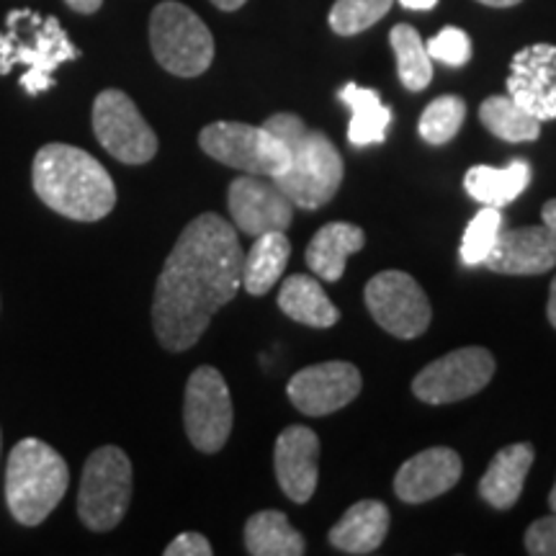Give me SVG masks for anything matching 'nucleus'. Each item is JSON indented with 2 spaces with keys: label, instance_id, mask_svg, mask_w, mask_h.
<instances>
[{
  "label": "nucleus",
  "instance_id": "6ab92c4d",
  "mask_svg": "<svg viewBox=\"0 0 556 556\" xmlns=\"http://www.w3.org/2000/svg\"><path fill=\"white\" fill-rule=\"evenodd\" d=\"M533 458H536V451L531 443H513L497 451L484 477L479 479V495L497 510H510L523 492Z\"/></svg>",
  "mask_w": 556,
  "mask_h": 556
},
{
  "label": "nucleus",
  "instance_id": "1a4fd4ad",
  "mask_svg": "<svg viewBox=\"0 0 556 556\" xmlns=\"http://www.w3.org/2000/svg\"><path fill=\"white\" fill-rule=\"evenodd\" d=\"M232 397L227 381L214 366H199L189 377L184 397V426L193 448L217 454L232 433Z\"/></svg>",
  "mask_w": 556,
  "mask_h": 556
},
{
  "label": "nucleus",
  "instance_id": "a19ab883",
  "mask_svg": "<svg viewBox=\"0 0 556 556\" xmlns=\"http://www.w3.org/2000/svg\"><path fill=\"white\" fill-rule=\"evenodd\" d=\"M548 505H552V510L556 513V484L552 486V495H548Z\"/></svg>",
  "mask_w": 556,
  "mask_h": 556
},
{
  "label": "nucleus",
  "instance_id": "dca6fc26",
  "mask_svg": "<svg viewBox=\"0 0 556 556\" xmlns=\"http://www.w3.org/2000/svg\"><path fill=\"white\" fill-rule=\"evenodd\" d=\"M319 438L315 430L291 426L278 435L274 451L276 479L291 503H309L317 490Z\"/></svg>",
  "mask_w": 556,
  "mask_h": 556
},
{
  "label": "nucleus",
  "instance_id": "a211bd4d",
  "mask_svg": "<svg viewBox=\"0 0 556 556\" xmlns=\"http://www.w3.org/2000/svg\"><path fill=\"white\" fill-rule=\"evenodd\" d=\"M462 479V458L454 448L438 446L407 458L394 477V492L402 503L420 505L441 497Z\"/></svg>",
  "mask_w": 556,
  "mask_h": 556
},
{
  "label": "nucleus",
  "instance_id": "aec40b11",
  "mask_svg": "<svg viewBox=\"0 0 556 556\" xmlns=\"http://www.w3.org/2000/svg\"><path fill=\"white\" fill-rule=\"evenodd\" d=\"M389 533V510L379 500H361L332 526L330 546L343 554H371L384 544Z\"/></svg>",
  "mask_w": 556,
  "mask_h": 556
},
{
  "label": "nucleus",
  "instance_id": "cd10ccee",
  "mask_svg": "<svg viewBox=\"0 0 556 556\" xmlns=\"http://www.w3.org/2000/svg\"><path fill=\"white\" fill-rule=\"evenodd\" d=\"M389 41H392L394 58H397V73L402 86L407 90H426L433 80V60L426 50V41L420 39L415 26L409 24H397L389 34Z\"/></svg>",
  "mask_w": 556,
  "mask_h": 556
},
{
  "label": "nucleus",
  "instance_id": "f03ea898",
  "mask_svg": "<svg viewBox=\"0 0 556 556\" xmlns=\"http://www.w3.org/2000/svg\"><path fill=\"white\" fill-rule=\"evenodd\" d=\"M34 191L52 212L75 222H99L116 206V186L90 152L52 142L34 155Z\"/></svg>",
  "mask_w": 556,
  "mask_h": 556
},
{
  "label": "nucleus",
  "instance_id": "0eeeda50",
  "mask_svg": "<svg viewBox=\"0 0 556 556\" xmlns=\"http://www.w3.org/2000/svg\"><path fill=\"white\" fill-rule=\"evenodd\" d=\"M131 500V462L119 446L96 448L83 467L78 518L96 533L114 531Z\"/></svg>",
  "mask_w": 556,
  "mask_h": 556
},
{
  "label": "nucleus",
  "instance_id": "2f4dec72",
  "mask_svg": "<svg viewBox=\"0 0 556 556\" xmlns=\"http://www.w3.org/2000/svg\"><path fill=\"white\" fill-rule=\"evenodd\" d=\"M426 50L430 60L443 62L448 67H462L471 60V39L467 31L456 29V26H446L443 31H438L433 39L428 41Z\"/></svg>",
  "mask_w": 556,
  "mask_h": 556
},
{
  "label": "nucleus",
  "instance_id": "ddd939ff",
  "mask_svg": "<svg viewBox=\"0 0 556 556\" xmlns=\"http://www.w3.org/2000/svg\"><path fill=\"white\" fill-rule=\"evenodd\" d=\"M227 204L235 227L250 238H261L266 232H287L294 219V204L278 189L276 180L250 176V173L229 184Z\"/></svg>",
  "mask_w": 556,
  "mask_h": 556
},
{
  "label": "nucleus",
  "instance_id": "c85d7f7f",
  "mask_svg": "<svg viewBox=\"0 0 556 556\" xmlns=\"http://www.w3.org/2000/svg\"><path fill=\"white\" fill-rule=\"evenodd\" d=\"M464 116H467V103L458 96H441L422 111L417 131L430 144H446L458 135Z\"/></svg>",
  "mask_w": 556,
  "mask_h": 556
},
{
  "label": "nucleus",
  "instance_id": "b1692460",
  "mask_svg": "<svg viewBox=\"0 0 556 556\" xmlns=\"http://www.w3.org/2000/svg\"><path fill=\"white\" fill-rule=\"evenodd\" d=\"M338 99L351 109L348 142L353 148H371V144L384 142L389 124H392V111L381 103L377 90L348 83V86L340 88Z\"/></svg>",
  "mask_w": 556,
  "mask_h": 556
},
{
  "label": "nucleus",
  "instance_id": "2eb2a0df",
  "mask_svg": "<svg viewBox=\"0 0 556 556\" xmlns=\"http://www.w3.org/2000/svg\"><path fill=\"white\" fill-rule=\"evenodd\" d=\"M507 96L536 116L539 122L556 119V47H523L510 62Z\"/></svg>",
  "mask_w": 556,
  "mask_h": 556
},
{
  "label": "nucleus",
  "instance_id": "9b49d317",
  "mask_svg": "<svg viewBox=\"0 0 556 556\" xmlns=\"http://www.w3.org/2000/svg\"><path fill=\"white\" fill-rule=\"evenodd\" d=\"M364 299L379 328L402 340L422 336L433 317L428 294L405 270H384L374 276L366 283Z\"/></svg>",
  "mask_w": 556,
  "mask_h": 556
},
{
  "label": "nucleus",
  "instance_id": "ea45409f",
  "mask_svg": "<svg viewBox=\"0 0 556 556\" xmlns=\"http://www.w3.org/2000/svg\"><path fill=\"white\" fill-rule=\"evenodd\" d=\"M479 3L492 5V9H510V5H518L520 0H479Z\"/></svg>",
  "mask_w": 556,
  "mask_h": 556
},
{
  "label": "nucleus",
  "instance_id": "f704fd0d",
  "mask_svg": "<svg viewBox=\"0 0 556 556\" xmlns=\"http://www.w3.org/2000/svg\"><path fill=\"white\" fill-rule=\"evenodd\" d=\"M65 3L73 9L75 13H83V16H90L103 5V0H65Z\"/></svg>",
  "mask_w": 556,
  "mask_h": 556
},
{
  "label": "nucleus",
  "instance_id": "4468645a",
  "mask_svg": "<svg viewBox=\"0 0 556 556\" xmlns=\"http://www.w3.org/2000/svg\"><path fill=\"white\" fill-rule=\"evenodd\" d=\"M291 405L302 415L323 417L343 409L361 392V371L348 361H325L302 368L287 387Z\"/></svg>",
  "mask_w": 556,
  "mask_h": 556
},
{
  "label": "nucleus",
  "instance_id": "c9c22d12",
  "mask_svg": "<svg viewBox=\"0 0 556 556\" xmlns=\"http://www.w3.org/2000/svg\"><path fill=\"white\" fill-rule=\"evenodd\" d=\"M541 217H544V225L552 229V232L556 235V199L546 201L544 204V212H541Z\"/></svg>",
  "mask_w": 556,
  "mask_h": 556
},
{
  "label": "nucleus",
  "instance_id": "f8f14e48",
  "mask_svg": "<svg viewBox=\"0 0 556 556\" xmlns=\"http://www.w3.org/2000/svg\"><path fill=\"white\" fill-rule=\"evenodd\" d=\"M495 377V356L486 348H458L435 358L413 379V392L428 405H448L482 392Z\"/></svg>",
  "mask_w": 556,
  "mask_h": 556
},
{
  "label": "nucleus",
  "instance_id": "423d86ee",
  "mask_svg": "<svg viewBox=\"0 0 556 556\" xmlns=\"http://www.w3.org/2000/svg\"><path fill=\"white\" fill-rule=\"evenodd\" d=\"M150 47L157 65L178 78H199L212 67L214 37L189 5L165 0L150 16Z\"/></svg>",
  "mask_w": 556,
  "mask_h": 556
},
{
  "label": "nucleus",
  "instance_id": "4be33fe9",
  "mask_svg": "<svg viewBox=\"0 0 556 556\" xmlns=\"http://www.w3.org/2000/svg\"><path fill=\"white\" fill-rule=\"evenodd\" d=\"M278 307L289 319L309 325V328H332L340 319V312L325 294L323 283L304 274L289 276L283 281L278 291Z\"/></svg>",
  "mask_w": 556,
  "mask_h": 556
},
{
  "label": "nucleus",
  "instance_id": "4c0bfd02",
  "mask_svg": "<svg viewBox=\"0 0 556 556\" xmlns=\"http://www.w3.org/2000/svg\"><path fill=\"white\" fill-rule=\"evenodd\" d=\"M546 315H548V323L556 328V278L552 281V289H548V304H546Z\"/></svg>",
  "mask_w": 556,
  "mask_h": 556
},
{
  "label": "nucleus",
  "instance_id": "412c9836",
  "mask_svg": "<svg viewBox=\"0 0 556 556\" xmlns=\"http://www.w3.org/2000/svg\"><path fill=\"white\" fill-rule=\"evenodd\" d=\"M366 245V232L351 222H330L312 238L304 253V261L312 274L323 281H340L345 274V263L353 253Z\"/></svg>",
  "mask_w": 556,
  "mask_h": 556
},
{
  "label": "nucleus",
  "instance_id": "f3484780",
  "mask_svg": "<svg viewBox=\"0 0 556 556\" xmlns=\"http://www.w3.org/2000/svg\"><path fill=\"white\" fill-rule=\"evenodd\" d=\"M484 266L505 276H541L556 266V235L546 225L500 232Z\"/></svg>",
  "mask_w": 556,
  "mask_h": 556
},
{
  "label": "nucleus",
  "instance_id": "bb28decb",
  "mask_svg": "<svg viewBox=\"0 0 556 556\" xmlns=\"http://www.w3.org/2000/svg\"><path fill=\"white\" fill-rule=\"evenodd\" d=\"M479 122L490 135L505 139V142H533L541 135V122L526 109H520L510 96H490L479 106Z\"/></svg>",
  "mask_w": 556,
  "mask_h": 556
},
{
  "label": "nucleus",
  "instance_id": "a878e982",
  "mask_svg": "<svg viewBox=\"0 0 556 556\" xmlns=\"http://www.w3.org/2000/svg\"><path fill=\"white\" fill-rule=\"evenodd\" d=\"M245 548L253 556H302L307 544L281 510H261L248 518Z\"/></svg>",
  "mask_w": 556,
  "mask_h": 556
},
{
  "label": "nucleus",
  "instance_id": "6e6552de",
  "mask_svg": "<svg viewBox=\"0 0 556 556\" xmlns=\"http://www.w3.org/2000/svg\"><path fill=\"white\" fill-rule=\"evenodd\" d=\"M201 150L229 168L250 176L278 178L289 168V150L266 127H250L240 122H214L201 129Z\"/></svg>",
  "mask_w": 556,
  "mask_h": 556
},
{
  "label": "nucleus",
  "instance_id": "f257e3e1",
  "mask_svg": "<svg viewBox=\"0 0 556 556\" xmlns=\"http://www.w3.org/2000/svg\"><path fill=\"white\" fill-rule=\"evenodd\" d=\"M242 258L238 232L219 214L206 212L186 225L152 299V328L165 351L197 345L212 317L238 296Z\"/></svg>",
  "mask_w": 556,
  "mask_h": 556
},
{
  "label": "nucleus",
  "instance_id": "20e7f679",
  "mask_svg": "<svg viewBox=\"0 0 556 556\" xmlns=\"http://www.w3.org/2000/svg\"><path fill=\"white\" fill-rule=\"evenodd\" d=\"M80 50L54 16H39L31 9H16L5 16L0 31V75L13 67H26L18 86L29 96L54 88V70L70 60H78Z\"/></svg>",
  "mask_w": 556,
  "mask_h": 556
},
{
  "label": "nucleus",
  "instance_id": "72a5a7b5",
  "mask_svg": "<svg viewBox=\"0 0 556 556\" xmlns=\"http://www.w3.org/2000/svg\"><path fill=\"white\" fill-rule=\"evenodd\" d=\"M212 552L214 548L208 544V539L197 531L180 533L178 539H173L165 546V556H212Z\"/></svg>",
  "mask_w": 556,
  "mask_h": 556
},
{
  "label": "nucleus",
  "instance_id": "7c9ffc66",
  "mask_svg": "<svg viewBox=\"0 0 556 556\" xmlns=\"http://www.w3.org/2000/svg\"><path fill=\"white\" fill-rule=\"evenodd\" d=\"M394 0H336L330 11V26L340 37L366 31L389 13Z\"/></svg>",
  "mask_w": 556,
  "mask_h": 556
},
{
  "label": "nucleus",
  "instance_id": "e433bc0d",
  "mask_svg": "<svg viewBox=\"0 0 556 556\" xmlns=\"http://www.w3.org/2000/svg\"><path fill=\"white\" fill-rule=\"evenodd\" d=\"M400 3L409 11H430V9H435L438 0H400Z\"/></svg>",
  "mask_w": 556,
  "mask_h": 556
},
{
  "label": "nucleus",
  "instance_id": "c756f323",
  "mask_svg": "<svg viewBox=\"0 0 556 556\" xmlns=\"http://www.w3.org/2000/svg\"><path fill=\"white\" fill-rule=\"evenodd\" d=\"M500 232H503V208L484 206L475 219L464 229L462 240V263L464 266H479L486 261L497 245Z\"/></svg>",
  "mask_w": 556,
  "mask_h": 556
},
{
  "label": "nucleus",
  "instance_id": "5701e85b",
  "mask_svg": "<svg viewBox=\"0 0 556 556\" xmlns=\"http://www.w3.org/2000/svg\"><path fill=\"white\" fill-rule=\"evenodd\" d=\"M531 184V165L526 160H513L507 168L475 165L464 176V189L482 206L503 208L513 204Z\"/></svg>",
  "mask_w": 556,
  "mask_h": 556
},
{
  "label": "nucleus",
  "instance_id": "39448f33",
  "mask_svg": "<svg viewBox=\"0 0 556 556\" xmlns=\"http://www.w3.org/2000/svg\"><path fill=\"white\" fill-rule=\"evenodd\" d=\"M70 484L67 462L50 443L24 438L5 464V503L16 523L39 526L62 503Z\"/></svg>",
  "mask_w": 556,
  "mask_h": 556
},
{
  "label": "nucleus",
  "instance_id": "7ed1b4c3",
  "mask_svg": "<svg viewBox=\"0 0 556 556\" xmlns=\"http://www.w3.org/2000/svg\"><path fill=\"white\" fill-rule=\"evenodd\" d=\"M289 150V168L274 178L299 208H319L336 197L343 184V157L328 135L309 129L296 114H274L263 124Z\"/></svg>",
  "mask_w": 556,
  "mask_h": 556
},
{
  "label": "nucleus",
  "instance_id": "9d476101",
  "mask_svg": "<svg viewBox=\"0 0 556 556\" xmlns=\"http://www.w3.org/2000/svg\"><path fill=\"white\" fill-rule=\"evenodd\" d=\"M93 131L101 148L127 165H144L157 155V135L124 90L109 88L93 101Z\"/></svg>",
  "mask_w": 556,
  "mask_h": 556
},
{
  "label": "nucleus",
  "instance_id": "473e14b6",
  "mask_svg": "<svg viewBox=\"0 0 556 556\" xmlns=\"http://www.w3.org/2000/svg\"><path fill=\"white\" fill-rule=\"evenodd\" d=\"M526 552L533 556H556V513L531 523L526 531Z\"/></svg>",
  "mask_w": 556,
  "mask_h": 556
},
{
  "label": "nucleus",
  "instance_id": "393cba45",
  "mask_svg": "<svg viewBox=\"0 0 556 556\" xmlns=\"http://www.w3.org/2000/svg\"><path fill=\"white\" fill-rule=\"evenodd\" d=\"M291 255L289 238L283 232H266L255 238L253 248L242 258V287L248 294L263 296L283 276Z\"/></svg>",
  "mask_w": 556,
  "mask_h": 556
},
{
  "label": "nucleus",
  "instance_id": "58836bf2",
  "mask_svg": "<svg viewBox=\"0 0 556 556\" xmlns=\"http://www.w3.org/2000/svg\"><path fill=\"white\" fill-rule=\"evenodd\" d=\"M212 3L217 5L219 11H238L248 3V0H212Z\"/></svg>",
  "mask_w": 556,
  "mask_h": 556
}]
</instances>
